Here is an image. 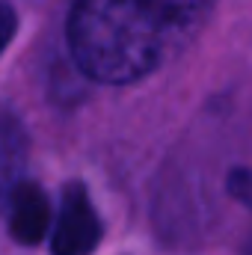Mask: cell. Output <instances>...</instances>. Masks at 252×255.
<instances>
[{
    "mask_svg": "<svg viewBox=\"0 0 252 255\" xmlns=\"http://www.w3.org/2000/svg\"><path fill=\"white\" fill-rule=\"evenodd\" d=\"M214 0H77L68 15L74 63L98 83H133L181 54Z\"/></svg>",
    "mask_w": 252,
    "mask_h": 255,
    "instance_id": "1",
    "label": "cell"
},
{
    "mask_svg": "<svg viewBox=\"0 0 252 255\" xmlns=\"http://www.w3.org/2000/svg\"><path fill=\"white\" fill-rule=\"evenodd\" d=\"M101 217L89 199V190L83 184H68L63 190V205L60 217L54 226L51 247L54 255H89L101 244Z\"/></svg>",
    "mask_w": 252,
    "mask_h": 255,
    "instance_id": "2",
    "label": "cell"
},
{
    "mask_svg": "<svg viewBox=\"0 0 252 255\" xmlns=\"http://www.w3.org/2000/svg\"><path fill=\"white\" fill-rule=\"evenodd\" d=\"M48 223H51V205L45 190L33 181H21L9 196V235L33 247L48 235Z\"/></svg>",
    "mask_w": 252,
    "mask_h": 255,
    "instance_id": "3",
    "label": "cell"
},
{
    "mask_svg": "<svg viewBox=\"0 0 252 255\" xmlns=\"http://www.w3.org/2000/svg\"><path fill=\"white\" fill-rule=\"evenodd\" d=\"M24 163H27V133L15 113L0 107V208L9 205V196L24 181L21 178Z\"/></svg>",
    "mask_w": 252,
    "mask_h": 255,
    "instance_id": "4",
    "label": "cell"
},
{
    "mask_svg": "<svg viewBox=\"0 0 252 255\" xmlns=\"http://www.w3.org/2000/svg\"><path fill=\"white\" fill-rule=\"evenodd\" d=\"M229 190H232L235 199H241L244 205L252 208V172L250 169H235L229 175Z\"/></svg>",
    "mask_w": 252,
    "mask_h": 255,
    "instance_id": "5",
    "label": "cell"
},
{
    "mask_svg": "<svg viewBox=\"0 0 252 255\" xmlns=\"http://www.w3.org/2000/svg\"><path fill=\"white\" fill-rule=\"evenodd\" d=\"M15 27H18V18H15V12H12V6L0 3V54H3V51H6V45L12 42Z\"/></svg>",
    "mask_w": 252,
    "mask_h": 255,
    "instance_id": "6",
    "label": "cell"
},
{
    "mask_svg": "<svg viewBox=\"0 0 252 255\" xmlns=\"http://www.w3.org/2000/svg\"><path fill=\"white\" fill-rule=\"evenodd\" d=\"M250 255H252V241H250Z\"/></svg>",
    "mask_w": 252,
    "mask_h": 255,
    "instance_id": "7",
    "label": "cell"
}]
</instances>
